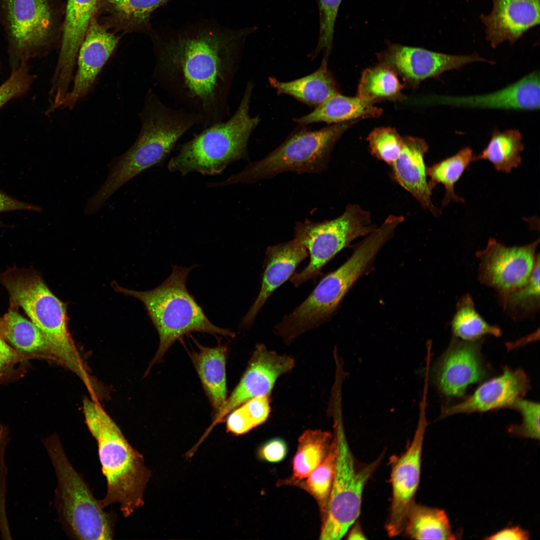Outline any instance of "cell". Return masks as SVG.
Listing matches in <instances>:
<instances>
[{
	"mask_svg": "<svg viewBox=\"0 0 540 540\" xmlns=\"http://www.w3.org/2000/svg\"><path fill=\"white\" fill-rule=\"evenodd\" d=\"M256 30L205 20L154 34L152 78L179 108L200 116L202 128L224 120L246 40Z\"/></svg>",
	"mask_w": 540,
	"mask_h": 540,
	"instance_id": "cell-1",
	"label": "cell"
},
{
	"mask_svg": "<svg viewBox=\"0 0 540 540\" xmlns=\"http://www.w3.org/2000/svg\"><path fill=\"white\" fill-rule=\"evenodd\" d=\"M140 128L132 146L109 164V174L104 183L89 198L86 216L97 212L119 188L146 170L162 162L178 140L190 130L202 126L199 114L185 108L165 104L150 88L139 113Z\"/></svg>",
	"mask_w": 540,
	"mask_h": 540,
	"instance_id": "cell-2",
	"label": "cell"
},
{
	"mask_svg": "<svg viewBox=\"0 0 540 540\" xmlns=\"http://www.w3.org/2000/svg\"><path fill=\"white\" fill-rule=\"evenodd\" d=\"M86 422L96 440L102 472L107 482L104 508L119 504L124 517L144 504V494L151 472L142 456L133 448L114 421L96 400H84Z\"/></svg>",
	"mask_w": 540,
	"mask_h": 540,
	"instance_id": "cell-3",
	"label": "cell"
},
{
	"mask_svg": "<svg viewBox=\"0 0 540 540\" xmlns=\"http://www.w3.org/2000/svg\"><path fill=\"white\" fill-rule=\"evenodd\" d=\"M10 304L21 308L38 328L50 358L76 374L88 390L94 386L68 330L64 304L50 290L39 273L16 266L0 272Z\"/></svg>",
	"mask_w": 540,
	"mask_h": 540,
	"instance_id": "cell-4",
	"label": "cell"
},
{
	"mask_svg": "<svg viewBox=\"0 0 540 540\" xmlns=\"http://www.w3.org/2000/svg\"><path fill=\"white\" fill-rule=\"evenodd\" d=\"M190 267L173 266L169 276L148 291L128 290L115 284L116 290L134 297L144 304L159 336V346L151 366L160 362L177 340L192 332L234 337V333L212 323L186 287Z\"/></svg>",
	"mask_w": 540,
	"mask_h": 540,
	"instance_id": "cell-5",
	"label": "cell"
},
{
	"mask_svg": "<svg viewBox=\"0 0 540 540\" xmlns=\"http://www.w3.org/2000/svg\"><path fill=\"white\" fill-rule=\"evenodd\" d=\"M253 88V83L248 82L232 116L203 128L182 145L170 160L168 170L183 176L193 172L213 176L234 162L248 160V140L260 121L258 116L252 117L249 112Z\"/></svg>",
	"mask_w": 540,
	"mask_h": 540,
	"instance_id": "cell-6",
	"label": "cell"
},
{
	"mask_svg": "<svg viewBox=\"0 0 540 540\" xmlns=\"http://www.w3.org/2000/svg\"><path fill=\"white\" fill-rule=\"evenodd\" d=\"M353 122L329 124L320 130L300 129L264 158L248 164L216 186L251 184L286 172L320 174L328 164L336 142Z\"/></svg>",
	"mask_w": 540,
	"mask_h": 540,
	"instance_id": "cell-7",
	"label": "cell"
},
{
	"mask_svg": "<svg viewBox=\"0 0 540 540\" xmlns=\"http://www.w3.org/2000/svg\"><path fill=\"white\" fill-rule=\"evenodd\" d=\"M46 448L57 478L56 508L68 533L79 540H111L114 520L94 498L68 460L56 436L46 440Z\"/></svg>",
	"mask_w": 540,
	"mask_h": 540,
	"instance_id": "cell-8",
	"label": "cell"
},
{
	"mask_svg": "<svg viewBox=\"0 0 540 540\" xmlns=\"http://www.w3.org/2000/svg\"><path fill=\"white\" fill-rule=\"evenodd\" d=\"M330 412L334 419V436L336 444L334 475L326 510L322 518L320 538L341 539L358 519L364 486L380 464L384 454L373 462L360 464L348 444L343 422L342 407Z\"/></svg>",
	"mask_w": 540,
	"mask_h": 540,
	"instance_id": "cell-9",
	"label": "cell"
},
{
	"mask_svg": "<svg viewBox=\"0 0 540 540\" xmlns=\"http://www.w3.org/2000/svg\"><path fill=\"white\" fill-rule=\"evenodd\" d=\"M376 228L370 212L356 204H348L340 216L331 220L296 222L294 238L305 246L310 260L302 270L292 276L290 282L298 288L309 280H316L323 267L338 252Z\"/></svg>",
	"mask_w": 540,
	"mask_h": 540,
	"instance_id": "cell-10",
	"label": "cell"
},
{
	"mask_svg": "<svg viewBox=\"0 0 540 540\" xmlns=\"http://www.w3.org/2000/svg\"><path fill=\"white\" fill-rule=\"evenodd\" d=\"M0 24L11 72L22 63L45 56L52 46L54 16L51 0H0Z\"/></svg>",
	"mask_w": 540,
	"mask_h": 540,
	"instance_id": "cell-11",
	"label": "cell"
},
{
	"mask_svg": "<svg viewBox=\"0 0 540 540\" xmlns=\"http://www.w3.org/2000/svg\"><path fill=\"white\" fill-rule=\"evenodd\" d=\"M428 392L423 390L419 404V416L414 436L406 450L390 460L392 498L386 529L393 537L404 532L408 510L414 501L420 476L421 456L425 432Z\"/></svg>",
	"mask_w": 540,
	"mask_h": 540,
	"instance_id": "cell-12",
	"label": "cell"
},
{
	"mask_svg": "<svg viewBox=\"0 0 540 540\" xmlns=\"http://www.w3.org/2000/svg\"><path fill=\"white\" fill-rule=\"evenodd\" d=\"M482 342V338L466 341L453 336L448 348L432 366V344L428 342L426 364L428 380L441 396L460 397L468 386L486 376L488 370L480 352Z\"/></svg>",
	"mask_w": 540,
	"mask_h": 540,
	"instance_id": "cell-13",
	"label": "cell"
},
{
	"mask_svg": "<svg viewBox=\"0 0 540 540\" xmlns=\"http://www.w3.org/2000/svg\"><path fill=\"white\" fill-rule=\"evenodd\" d=\"M540 243L538 239L522 246H506L494 238L477 251L480 260L478 280L497 292L504 309L509 294L523 285L532 272Z\"/></svg>",
	"mask_w": 540,
	"mask_h": 540,
	"instance_id": "cell-14",
	"label": "cell"
},
{
	"mask_svg": "<svg viewBox=\"0 0 540 540\" xmlns=\"http://www.w3.org/2000/svg\"><path fill=\"white\" fill-rule=\"evenodd\" d=\"M100 0H68L58 60L51 80L49 106H62L74 79L80 46Z\"/></svg>",
	"mask_w": 540,
	"mask_h": 540,
	"instance_id": "cell-15",
	"label": "cell"
},
{
	"mask_svg": "<svg viewBox=\"0 0 540 540\" xmlns=\"http://www.w3.org/2000/svg\"><path fill=\"white\" fill-rule=\"evenodd\" d=\"M377 58L379 64L389 67L412 88H416L427 78L438 77L448 70H460L472 62H489L476 52L451 55L398 44H390L377 54Z\"/></svg>",
	"mask_w": 540,
	"mask_h": 540,
	"instance_id": "cell-16",
	"label": "cell"
},
{
	"mask_svg": "<svg viewBox=\"0 0 540 540\" xmlns=\"http://www.w3.org/2000/svg\"><path fill=\"white\" fill-rule=\"evenodd\" d=\"M294 365L291 357L278 354L263 344H257L240 382L205 433L208 434L229 412L246 401L256 396H268L277 379L291 370Z\"/></svg>",
	"mask_w": 540,
	"mask_h": 540,
	"instance_id": "cell-17",
	"label": "cell"
},
{
	"mask_svg": "<svg viewBox=\"0 0 540 540\" xmlns=\"http://www.w3.org/2000/svg\"><path fill=\"white\" fill-rule=\"evenodd\" d=\"M120 38L93 18L79 49L73 86L62 108L72 110L94 88L97 78L115 50Z\"/></svg>",
	"mask_w": 540,
	"mask_h": 540,
	"instance_id": "cell-18",
	"label": "cell"
},
{
	"mask_svg": "<svg viewBox=\"0 0 540 540\" xmlns=\"http://www.w3.org/2000/svg\"><path fill=\"white\" fill-rule=\"evenodd\" d=\"M530 388V380L523 370L506 366L500 375L480 384L464 401L442 406L440 417L510 408Z\"/></svg>",
	"mask_w": 540,
	"mask_h": 540,
	"instance_id": "cell-19",
	"label": "cell"
},
{
	"mask_svg": "<svg viewBox=\"0 0 540 540\" xmlns=\"http://www.w3.org/2000/svg\"><path fill=\"white\" fill-rule=\"evenodd\" d=\"M492 11L481 14L486 40L496 48L508 41L513 45L540 21V0H492Z\"/></svg>",
	"mask_w": 540,
	"mask_h": 540,
	"instance_id": "cell-20",
	"label": "cell"
},
{
	"mask_svg": "<svg viewBox=\"0 0 540 540\" xmlns=\"http://www.w3.org/2000/svg\"><path fill=\"white\" fill-rule=\"evenodd\" d=\"M308 256L305 246L298 239L268 247L263 264L260 290L244 316L241 325L249 328L272 294L294 274L298 266Z\"/></svg>",
	"mask_w": 540,
	"mask_h": 540,
	"instance_id": "cell-21",
	"label": "cell"
},
{
	"mask_svg": "<svg viewBox=\"0 0 540 540\" xmlns=\"http://www.w3.org/2000/svg\"><path fill=\"white\" fill-rule=\"evenodd\" d=\"M434 103L454 106L534 110L540 108L538 72H534L514 83L495 92L470 96H440Z\"/></svg>",
	"mask_w": 540,
	"mask_h": 540,
	"instance_id": "cell-22",
	"label": "cell"
},
{
	"mask_svg": "<svg viewBox=\"0 0 540 540\" xmlns=\"http://www.w3.org/2000/svg\"><path fill=\"white\" fill-rule=\"evenodd\" d=\"M402 140L400 153L391 166L393 177L424 209L438 217L442 212L432 202V192L428 185L424 158L428 146L424 140L420 138L404 136Z\"/></svg>",
	"mask_w": 540,
	"mask_h": 540,
	"instance_id": "cell-23",
	"label": "cell"
},
{
	"mask_svg": "<svg viewBox=\"0 0 540 540\" xmlns=\"http://www.w3.org/2000/svg\"><path fill=\"white\" fill-rule=\"evenodd\" d=\"M196 344L198 350L191 352L190 356L212 406L214 418L226 400L227 348L222 344L214 347Z\"/></svg>",
	"mask_w": 540,
	"mask_h": 540,
	"instance_id": "cell-24",
	"label": "cell"
},
{
	"mask_svg": "<svg viewBox=\"0 0 540 540\" xmlns=\"http://www.w3.org/2000/svg\"><path fill=\"white\" fill-rule=\"evenodd\" d=\"M324 56L320 67L314 72L290 82H281L274 77L268 82L278 94H284L314 108L333 96L340 93L337 83L328 68Z\"/></svg>",
	"mask_w": 540,
	"mask_h": 540,
	"instance_id": "cell-25",
	"label": "cell"
},
{
	"mask_svg": "<svg viewBox=\"0 0 540 540\" xmlns=\"http://www.w3.org/2000/svg\"><path fill=\"white\" fill-rule=\"evenodd\" d=\"M382 109L359 96H346L340 93L333 96L308 114L294 121L302 126L318 122L328 124L352 121L359 118H378Z\"/></svg>",
	"mask_w": 540,
	"mask_h": 540,
	"instance_id": "cell-26",
	"label": "cell"
},
{
	"mask_svg": "<svg viewBox=\"0 0 540 540\" xmlns=\"http://www.w3.org/2000/svg\"><path fill=\"white\" fill-rule=\"evenodd\" d=\"M18 307L10 304L2 318L4 340L28 358H51L45 340L38 328L22 316Z\"/></svg>",
	"mask_w": 540,
	"mask_h": 540,
	"instance_id": "cell-27",
	"label": "cell"
},
{
	"mask_svg": "<svg viewBox=\"0 0 540 540\" xmlns=\"http://www.w3.org/2000/svg\"><path fill=\"white\" fill-rule=\"evenodd\" d=\"M404 531L408 537L415 540L456 539L444 510L414 502L408 510Z\"/></svg>",
	"mask_w": 540,
	"mask_h": 540,
	"instance_id": "cell-28",
	"label": "cell"
},
{
	"mask_svg": "<svg viewBox=\"0 0 540 540\" xmlns=\"http://www.w3.org/2000/svg\"><path fill=\"white\" fill-rule=\"evenodd\" d=\"M524 149L523 138L518 130L500 131L496 128L487 146L474 156V161L487 160L498 171L508 174L520 164Z\"/></svg>",
	"mask_w": 540,
	"mask_h": 540,
	"instance_id": "cell-29",
	"label": "cell"
},
{
	"mask_svg": "<svg viewBox=\"0 0 540 540\" xmlns=\"http://www.w3.org/2000/svg\"><path fill=\"white\" fill-rule=\"evenodd\" d=\"M333 434L319 430H308L300 436L292 460L294 484L306 478L322 462L332 444Z\"/></svg>",
	"mask_w": 540,
	"mask_h": 540,
	"instance_id": "cell-30",
	"label": "cell"
},
{
	"mask_svg": "<svg viewBox=\"0 0 540 540\" xmlns=\"http://www.w3.org/2000/svg\"><path fill=\"white\" fill-rule=\"evenodd\" d=\"M474 156L472 149L466 146L454 155L427 167L428 185L430 190L432 192L438 184H442L445 188L442 206H447L452 201L464 202V200L455 193L454 185L470 164L474 161Z\"/></svg>",
	"mask_w": 540,
	"mask_h": 540,
	"instance_id": "cell-31",
	"label": "cell"
},
{
	"mask_svg": "<svg viewBox=\"0 0 540 540\" xmlns=\"http://www.w3.org/2000/svg\"><path fill=\"white\" fill-rule=\"evenodd\" d=\"M404 86L398 75L388 66L379 64L362 72L358 85L356 96L373 104L384 100H403Z\"/></svg>",
	"mask_w": 540,
	"mask_h": 540,
	"instance_id": "cell-32",
	"label": "cell"
},
{
	"mask_svg": "<svg viewBox=\"0 0 540 540\" xmlns=\"http://www.w3.org/2000/svg\"><path fill=\"white\" fill-rule=\"evenodd\" d=\"M450 324L453 336L466 341L477 340L488 334L496 337L502 334L500 327L489 324L478 312L469 294L458 300Z\"/></svg>",
	"mask_w": 540,
	"mask_h": 540,
	"instance_id": "cell-33",
	"label": "cell"
},
{
	"mask_svg": "<svg viewBox=\"0 0 540 540\" xmlns=\"http://www.w3.org/2000/svg\"><path fill=\"white\" fill-rule=\"evenodd\" d=\"M540 254L530 278L521 286L511 292L504 310L515 320L532 318L540 310Z\"/></svg>",
	"mask_w": 540,
	"mask_h": 540,
	"instance_id": "cell-34",
	"label": "cell"
},
{
	"mask_svg": "<svg viewBox=\"0 0 540 540\" xmlns=\"http://www.w3.org/2000/svg\"><path fill=\"white\" fill-rule=\"evenodd\" d=\"M336 457V444L334 436L331 448L322 462L306 478L295 484H299L316 499L322 518L326 510L332 489Z\"/></svg>",
	"mask_w": 540,
	"mask_h": 540,
	"instance_id": "cell-35",
	"label": "cell"
},
{
	"mask_svg": "<svg viewBox=\"0 0 540 540\" xmlns=\"http://www.w3.org/2000/svg\"><path fill=\"white\" fill-rule=\"evenodd\" d=\"M170 0H108L110 8L119 18L137 28L148 29L152 13Z\"/></svg>",
	"mask_w": 540,
	"mask_h": 540,
	"instance_id": "cell-36",
	"label": "cell"
},
{
	"mask_svg": "<svg viewBox=\"0 0 540 540\" xmlns=\"http://www.w3.org/2000/svg\"><path fill=\"white\" fill-rule=\"evenodd\" d=\"M372 154L390 166L398 158L402 146V136L390 127L373 130L367 138Z\"/></svg>",
	"mask_w": 540,
	"mask_h": 540,
	"instance_id": "cell-37",
	"label": "cell"
},
{
	"mask_svg": "<svg viewBox=\"0 0 540 540\" xmlns=\"http://www.w3.org/2000/svg\"><path fill=\"white\" fill-rule=\"evenodd\" d=\"M342 0H316L319 14V34L317 46L310 56L315 58L322 51L328 58L332 52L334 24Z\"/></svg>",
	"mask_w": 540,
	"mask_h": 540,
	"instance_id": "cell-38",
	"label": "cell"
},
{
	"mask_svg": "<svg viewBox=\"0 0 540 540\" xmlns=\"http://www.w3.org/2000/svg\"><path fill=\"white\" fill-rule=\"evenodd\" d=\"M510 408L520 412L522 422L520 424L510 426L508 428V432L520 438L539 440V403L520 398L516 400Z\"/></svg>",
	"mask_w": 540,
	"mask_h": 540,
	"instance_id": "cell-39",
	"label": "cell"
},
{
	"mask_svg": "<svg viewBox=\"0 0 540 540\" xmlns=\"http://www.w3.org/2000/svg\"><path fill=\"white\" fill-rule=\"evenodd\" d=\"M36 78L30 72L28 62L22 63L11 72L8 78L0 86V109L10 100L25 96Z\"/></svg>",
	"mask_w": 540,
	"mask_h": 540,
	"instance_id": "cell-40",
	"label": "cell"
},
{
	"mask_svg": "<svg viewBox=\"0 0 540 540\" xmlns=\"http://www.w3.org/2000/svg\"><path fill=\"white\" fill-rule=\"evenodd\" d=\"M28 358L0 338V384L12 380L20 364Z\"/></svg>",
	"mask_w": 540,
	"mask_h": 540,
	"instance_id": "cell-41",
	"label": "cell"
},
{
	"mask_svg": "<svg viewBox=\"0 0 540 540\" xmlns=\"http://www.w3.org/2000/svg\"><path fill=\"white\" fill-rule=\"evenodd\" d=\"M240 406L254 428L263 424L270 411L268 396H266L254 397Z\"/></svg>",
	"mask_w": 540,
	"mask_h": 540,
	"instance_id": "cell-42",
	"label": "cell"
},
{
	"mask_svg": "<svg viewBox=\"0 0 540 540\" xmlns=\"http://www.w3.org/2000/svg\"><path fill=\"white\" fill-rule=\"evenodd\" d=\"M288 453V446L282 439L274 438L264 443L260 448L258 455L264 461L276 463L282 461Z\"/></svg>",
	"mask_w": 540,
	"mask_h": 540,
	"instance_id": "cell-43",
	"label": "cell"
},
{
	"mask_svg": "<svg viewBox=\"0 0 540 540\" xmlns=\"http://www.w3.org/2000/svg\"><path fill=\"white\" fill-rule=\"evenodd\" d=\"M16 210L41 212L44 209L38 205L16 199L0 190V214ZM8 224L2 222L0 218V228H8Z\"/></svg>",
	"mask_w": 540,
	"mask_h": 540,
	"instance_id": "cell-44",
	"label": "cell"
},
{
	"mask_svg": "<svg viewBox=\"0 0 540 540\" xmlns=\"http://www.w3.org/2000/svg\"><path fill=\"white\" fill-rule=\"evenodd\" d=\"M226 422L227 431L237 436L244 434L254 428L240 406L228 413Z\"/></svg>",
	"mask_w": 540,
	"mask_h": 540,
	"instance_id": "cell-45",
	"label": "cell"
},
{
	"mask_svg": "<svg viewBox=\"0 0 540 540\" xmlns=\"http://www.w3.org/2000/svg\"><path fill=\"white\" fill-rule=\"evenodd\" d=\"M529 538L528 532L518 526L504 528L485 538L490 540H527Z\"/></svg>",
	"mask_w": 540,
	"mask_h": 540,
	"instance_id": "cell-46",
	"label": "cell"
},
{
	"mask_svg": "<svg viewBox=\"0 0 540 540\" xmlns=\"http://www.w3.org/2000/svg\"><path fill=\"white\" fill-rule=\"evenodd\" d=\"M348 536V538L349 540H364L366 538L358 524H356L351 528Z\"/></svg>",
	"mask_w": 540,
	"mask_h": 540,
	"instance_id": "cell-47",
	"label": "cell"
},
{
	"mask_svg": "<svg viewBox=\"0 0 540 540\" xmlns=\"http://www.w3.org/2000/svg\"><path fill=\"white\" fill-rule=\"evenodd\" d=\"M0 338L4 339L3 334V319L0 317Z\"/></svg>",
	"mask_w": 540,
	"mask_h": 540,
	"instance_id": "cell-48",
	"label": "cell"
},
{
	"mask_svg": "<svg viewBox=\"0 0 540 540\" xmlns=\"http://www.w3.org/2000/svg\"><path fill=\"white\" fill-rule=\"evenodd\" d=\"M0 68H1V64H0Z\"/></svg>",
	"mask_w": 540,
	"mask_h": 540,
	"instance_id": "cell-49",
	"label": "cell"
}]
</instances>
